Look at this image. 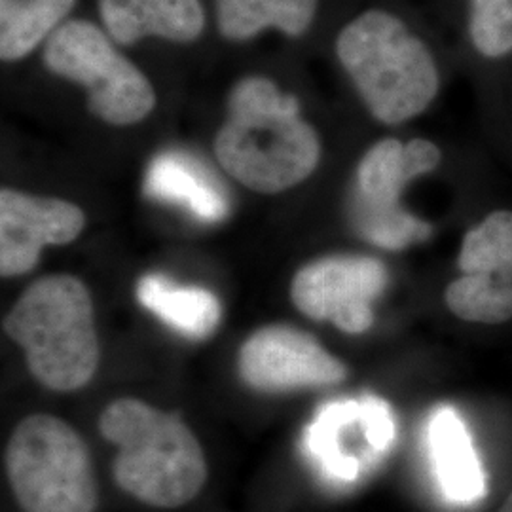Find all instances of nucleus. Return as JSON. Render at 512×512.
I'll return each mask as SVG.
<instances>
[{"label": "nucleus", "mask_w": 512, "mask_h": 512, "mask_svg": "<svg viewBox=\"0 0 512 512\" xmlns=\"http://www.w3.org/2000/svg\"><path fill=\"white\" fill-rule=\"evenodd\" d=\"M215 154L238 183L260 194H279L315 171L321 141L300 116L294 95L281 92L268 78L249 76L230 93Z\"/></svg>", "instance_id": "obj_1"}, {"label": "nucleus", "mask_w": 512, "mask_h": 512, "mask_svg": "<svg viewBox=\"0 0 512 512\" xmlns=\"http://www.w3.org/2000/svg\"><path fill=\"white\" fill-rule=\"evenodd\" d=\"M336 55L374 120L399 126L439 97L442 78L433 50L403 19L366 10L342 27Z\"/></svg>", "instance_id": "obj_2"}, {"label": "nucleus", "mask_w": 512, "mask_h": 512, "mask_svg": "<svg viewBox=\"0 0 512 512\" xmlns=\"http://www.w3.org/2000/svg\"><path fill=\"white\" fill-rule=\"evenodd\" d=\"M101 435L118 448L116 484L156 509H179L202 492L207 463L202 446L179 416L139 399H118L99 418Z\"/></svg>", "instance_id": "obj_3"}, {"label": "nucleus", "mask_w": 512, "mask_h": 512, "mask_svg": "<svg viewBox=\"0 0 512 512\" xmlns=\"http://www.w3.org/2000/svg\"><path fill=\"white\" fill-rule=\"evenodd\" d=\"M6 334L25 351L38 384L76 391L99 366L90 291L73 275H46L19 296L4 319Z\"/></svg>", "instance_id": "obj_4"}, {"label": "nucleus", "mask_w": 512, "mask_h": 512, "mask_svg": "<svg viewBox=\"0 0 512 512\" xmlns=\"http://www.w3.org/2000/svg\"><path fill=\"white\" fill-rule=\"evenodd\" d=\"M6 471L23 512H95L99 503L92 459L69 423L33 414L6 448Z\"/></svg>", "instance_id": "obj_5"}, {"label": "nucleus", "mask_w": 512, "mask_h": 512, "mask_svg": "<svg viewBox=\"0 0 512 512\" xmlns=\"http://www.w3.org/2000/svg\"><path fill=\"white\" fill-rule=\"evenodd\" d=\"M442 160L440 148L427 139H382L366 150L357 165L349 200V217L368 243L401 251L433 234V226L406 211L404 188L414 179L435 171Z\"/></svg>", "instance_id": "obj_6"}, {"label": "nucleus", "mask_w": 512, "mask_h": 512, "mask_svg": "<svg viewBox=\"0 0 512 512\" xmlns=\"http://www.w3.org/2000/svg\"><path fill=\"white\" fill-rule=\"evenodd\" d=\"M44 63L57 76L80 84L90 112L110 126L139 124L156 105L147 76L92 21L63 23L46 42Z\"/></svg>", "instance_id": "obj_7"}, {"label": "nucleus", "mask_w": 512, "mask_h": 512, "mask_svg": "<svg viewBox=\"0 0 512 512\" xmlns=\"http://www.w3.org/2000/svg\"><path fill=\"white\" fill-rule=\"evenodd\" d=\"M461 277L446 289V306L471 323L512 319V211H494L461 243Z\"/></svg>", "instance_id": "obj_8"}, {"label": "nucleus", "mask_w": 512, "mask_h": 512, "mask_svg": "<svg viewBox=\"0 0 512 512\" xmlns=\"http://www.w3.org/2000/svg\"><path fill=\"white\" fill-rule=\"evenodd\" d=\"M387 270L378 258L334 255L319 258L294 275L291 298L313 321H330L348 334L374 323V300L384 293Z\"/></svg>", "instance_id": "obj_9"}, {"label": "nucleus", "mask_w": 512, "mask_h": 512, "mask_svg": "<svg viewBox=\"0 0 512 512\" xmlns=\"http://www.w3.org/2000/svg\"><path fill=\"white\" fill-rule=\"evenodd\" d=\"M241 380L256 391L281 393L340 384L348 370L304 330L272 325L256 330L238 355Z\"/></svg>", "instance_id": "obj_10"}, {"label": "nucleus", "mask_w": 512, "mask_h": 512, "mask_svg": "<svg viewBox=\"0 0 512 512\" xmlns=\"http://www.w3.org/2000/svg\"><path fill=\"white\" fill-rule=\"evenodd\" d=\"M395 439L387 403L378 397L330 403L306 431V450L321 469L338 480H355L363 463L382 456Z\"/></svg>", "instance_id": "obj_11"}, {"label": "nucleus", "mask_w": 512, "mask_h": 512, "mask_svg": "<svg viewBox=\"0 0 512 512\" xmlns=\"http://www.w3.org/2000/svg\"><path fill=\"white\" fill-rule=\"evenodd\" d=\"M86 226L84 211L59 198L0 192V274H29L48 245H67Z\"/></svg>", "instance_id": "obj_12"}, {"label": "nucleus", "mask_w": 512, "mask_h": 512, "mask_svg": "<svg viewBox=\"0 0 512 512\" xmlns=\"http://www.w3.org/2000/svg\"><path fill=\"white\" fill-rule=\"evenodd\" d=\"M99 12L110 37L126 46L147 37L188 44L205 27L200 0H99Z\"/></svg>", "instance_id": "obj_13"}, {"label": "nucleus", "mask_w": 512, "mask_h": 512, "mask_svg": "<svg viewBox=\"0 0 512 512\" xmlns=\"http://www.w3.org/2000/svg\"><path fill=\"white\" fill-rule=\"evenodd\" d=\"M145 194L158 202L173 203L203 222H219L230 202L219 179L190 154L164 152L148 167Z\"/></svg>", "instance_id": "obj_14"}, {"label": "nucleus", "mask_w": 512, "mask_h": 512, "mask_svg": "<svg viewBox=\"0 0 512 512\" xmlns=\"http://www.w3.org/2000/svg\"><path fill=\"white\" fill-rule=\"evenodd\" d=\"M431 452L440 486L456 503H475L486 494L484 471L473 440L452 408H442L429 427Z\"/></svg>", "instance_id": "obj_15"}, {"label": "nucleus", "mask_w": 512, "mask_h": 512, "mask_svg": "<svg viewBox=\"0 0 512 512\" xmlns=\"http://www.w3.org/2000/svg\"><path fill=\"white\" fill-rule=\"evenodd\" d=\"M137 298L165 325L188 338H207L219 327V298L200 287H183L164 275H145L137 285Z\"/></svg>", "instance_id": "obj_16"}, {"label": "nucleus", "mask_w": 512, "mask_h": 512, "mask_svg": "<svg viewBox=\"0 0 512 512\" xmlns=\"http://www.w3.org/2000/svg\"><path fill=\"white\" fill-rule=\"evenodd\" d=\"M317 0H217L220 35L243 42L266 29L302 37L315 19Z\"/></svg>", "instance_id": "obj_17"}, {"label": "nucleus", "mask_w": 512, "mask_h": 512, "mask_svg": "<svg viewBox=\"0 0 512 512\" xmlns=\"http://www.w3.org/2000/svg\"><path fill=\"white\" fill-rule=\"evenodd\" d=\"M76 0H0V57L18 61L52 37Z\"/></svg>", "instance_id": "obj_18"}, {"label": "nucleus", "mask_w": 512, "mask_h": 512, "mask_svg": "<svg viewBox=\"0 0 512 512\" xmlns=\"http://www.w3.org/2000/svg\"><path fill=\"white\" fill-rule=\"evenodd\" d=\"M467 37L486 61L512 55V0H467Z\"/></svg>", "instance_id": "obj_19"}, {"label": "nucleus", "mask_w": 512, "mask_h": 512, "mask_svg": "<svg viewBox=\"0 0 512 512\" xmlns=\"http://www.w3.org/2000/svg\"><path fill=\"white\" fill-rule=\"evenodd\" d=\"M499 512H512V494L507 497V501L503 503V507L499 509Z\"/></svg>", "instance_id": "obj_20"}]
</instances>
